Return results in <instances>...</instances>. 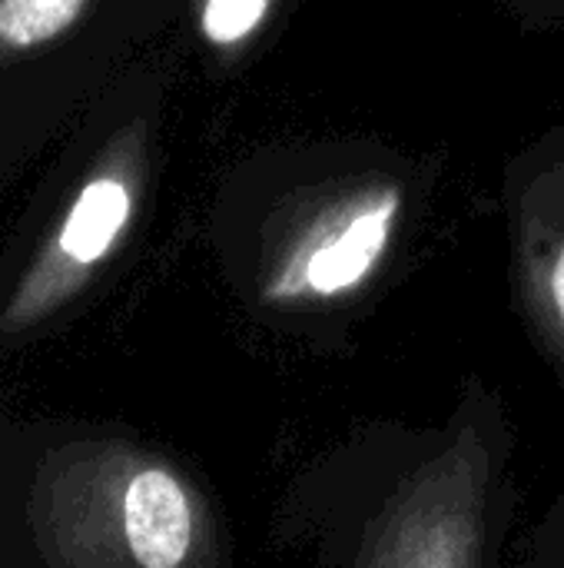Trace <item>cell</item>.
I'll return each mask as SVG.
<instances>
[{
  "label": "cell",
  "mask_w": 564,
  "mask_h": 568,
  "mask_svg": "<svg viewBox=\"0 0 564 568\" xmlns=\"http://www.w3.org/2000/svg\"><path fill=\"white\" fill-rule=\"evenodd\" d=\"M130 213H133V193L123 180L103 176L86 183L60 230V250L76 266L100 263L116 243V236L123 233V226L130 223Z\"/></svg>",
  "instance_id": "cell-5"
},
{
  "label": "cell",
  "mask_w": 564,
  "mask_h": 568,
  "mask_svg": "<svg viewBox=\"0 0 564 568\" xmlns=\"http://www.w3.org/2000/svg\"><path fill=\"white\" fill-rule=\"evenodd\" d=\"M509 568H564V486L535 526L515 542Z\"/></svg>",
  "instance_id": "cell-8"
},
{
  "label": "cell",
  "mask_w": 564,
  "mask_h": 568,
  "mask_svg": "<svg viewBox=\"0 0 564 568\" xmlns=\"http://www.w3.org/2000/svg\"><path fill=\"white\" fill-rule=\"evenodd\" d=\"M86 0H0V40L33 47L63 33Z\"/></svg>",
  "instance_id": "cell-7"
},
{
  "label": "cell",
  "mask_w": 564,
  "mask_h": 568,
  "mask_svg": "<svg viewBox=\"0 0 564 568\" xmlns=\"http://www.w3.org/2000/svg\"><path fill=\"white\" fill-rule=\"evenodd\" d=\"M296 0H203L199 33L219 53H246L253 43L269 37L283 10Z\"/></svg>",
  "instance_id": "cell-6"
},
{
  "label": "cell",
  "mask_w": 564,
  "mask_h": 568,
  "mask_svg": "<svg viewBox=\"0 0 564 568\" xmlns=\"http://www.w3.org/2000/svg\"><path fill=\"white\" fill-rule=\"evenodd\" d=\"M519 513L512 409L465 376L439 419H366L299 459L266 539L309 568H509Z\"/></svg>",
  "instance_id": "cell-1"
},
{
  "label": "cell",
  "mask_w": 564,
  "mask_h": 568,
  "mask_svg": "<svg viewBox=\"0 0 564 568\" xmlns=\"http://www.w3.org/2000/svg\"><path fill=\"white\" fill-rule=\"evenodd\" d=\"M432 186L429 160L366 136L256 150L233 186L223 236L243 313L309 353H349L402 273Z\"/></svg>",
  "instance_id": "cell-2"
},
{
  "label": "cell",
  "mask_w": 564,
  "mask_h": 568,
  "mask_svg": "<svg viewBox=\"0 0 564 568\" xmlns=\"http://www.w3.org/2000/svg\"><path fill=\"white\" fill-rule=\"evenodd\" d=\"M502 210L515 313L555 379L564 413V123L505 160Z\"/></svg>",
  "instance_id": "cell-4"
},
{
  "label": "cell",
  "mask_w": 564,
  "mask_h": 568,
  "mask_svg": "<svg viewBox=\"0 0 564 568\" xmlns=\"http://www.w3.org/2000/svg\"><path fill=\"white\" fill-rule=\"evenodd\" d=\"M27 526L47 568H233L209 483L130 429L53 446L37 463Z\"/></svg>",
  "instance_id": "cell-3"
},
{
  "label": "cell",
  "mask_w": 564,
  "mask_h": 568,
  "mask_svg": "<svg viewBox=\"0 0 564 568\" xmlns=\"http://www.w3.org/2000/svg\"><path fill=\"white\" fill-rule=\"evenodd\" d=\"M505 13H512L519 23L529 30H545V27H562L564 0H495Z\"/></svg>",
  "instance_id": "cell-9"
}]
</instances>
